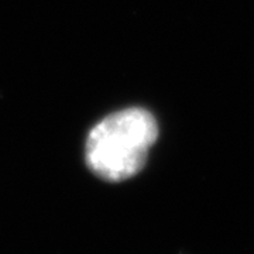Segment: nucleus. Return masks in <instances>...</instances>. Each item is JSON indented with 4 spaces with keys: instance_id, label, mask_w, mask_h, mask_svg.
Returning <instances> with one entry per match:
<instances>
[{
    "instance_id": "f257e3e1",
    "label": "nucleus",
    "mask_w": 254,
    "mask_h": 254,
    "mask_svg": "<svg viewBox=\"0 0 254 254\" xmlns=\"http://www.w3.org/2000/svg\"><path fill=\"white\" fill-rule=\"evenodd\" d=\"M157 137L158 125L148 110L116 112L99 122L86 138L88 167L105 181H126L144 168Z\"/></svg>"
}]
</instances>
